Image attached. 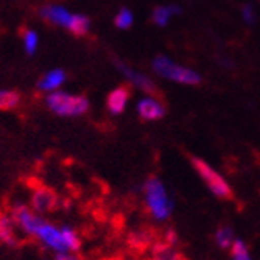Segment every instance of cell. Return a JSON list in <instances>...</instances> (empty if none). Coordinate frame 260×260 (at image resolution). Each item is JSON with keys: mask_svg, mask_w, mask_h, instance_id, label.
<instances>
[{"mask_svg": "<svg viewBox=\"0 0 260 260\" xmlns=\"http://www.w3.org/2000/svg\"><path fill=\"white\" fill-rule=\"evenodd\" d=\"M37 243H40L45 249L51 252H80L81 249V237L69 224L63 225H54L53 222L45 219V222L38 229L37 235L34 238Z\"/></svg>", "mask_w": 260, "mask_h": 260, "instance_id": "6da1fadb", "label": "cell"}, {"mask_svg": "<svg viewBox=\"0 0 260 260\" xmlns=\"http://www.w3.org/2000/svg\"><path fill=\"white\" fill-rule=\"evenodd\" d=\"M143 203L146 213L155 222H167L175 210V202L164 181L157 176H151L143 184Z\"/></svg>", "mask_w": 260, "mask_h": 260, "instance_id": "7a4b0ae2", "label": "cell"}, {"mask_svg": "<svg viewBox=\"0 0 260 260\" xmlns=\"http://www.w3.org/2000/svg\"><path fill=\"white\" fill-rule=\"evenodd\" d=\"M40 16L51 24L65 27L76 37H84L90 27L89 18H86L83 15H73V13H70L69 10H65L63 7H59V5L42 7Z\"/></svg>", "mask_w": 260, "mask_h": 260, "instance_id": "3957f363", "label": "cell"}, {"mask_svg": "<svg viewBox=\"0 0 260 260\" xmlns=\"http://www.w3.org/2000/svg\"><path fill=\"white\" fill-rule=\"evenodd\" d=\"M193 170L197 172V175L202 178V181L205 183V186L210 189V192L214 195L219 200H232L233 197V190L232 186L229 184V181L220 175L217 170L205 162L200 157H192L190 159Z\"/></svg>", "mask_w": 260, "mask_h": 260, "instance_id": "277c9868", "label": "cell"}, {"mask_svg": "<svg viewBox=\"0 0 260 260\" xmlns=\"http://www.w3.org/2000/svg\"><path fill=\"white\" fill-rule=\"evenodd\" d=\"M48 108L57 116L63 118H75L87 113L89 100L83 95H72L67 92H51L46 97Z\"/></svg>", "mask_w": 260, "mask_h": 260, "instance_id": "5b68a950", "label": "cell"}, {"mask_svg": "<svg viewBox=\"0 0 260 260\" xmlns=\"http://www.w3.org/2000/svg\"><path fill=\"white\" fill-rule=\"evenodd\" d=\"M8 210L13 216V219H15V222L21 232V235L29 238V240H34L38 229H40V225L45 222V217L40 216L38 213H35L29 203H24V202H13Z\"/></svg>", "mask_w": 260, "mask_h": 260, "instance_id": "8992f818", "label": "cell"}, {"mask_svg": "<svg viewBox=\"0 0 260 260\" xmlns=\"http://www.w3.org/2000/svg\"><path fill=\"white\" fill-rule=\"evenodd\" d=\"M152 69L154 72L167 78V80H173L176 83H183V84H199L202 81V78L199 73H195L190 69L179 67L178 63L172 62L170 59H167L165 56L155 57L152 62Z\"/></svg>", "mask_w": 260, "mask_h": 260, "instance_id": "52a82bcc", "label": "cell"}, {"mask_svg": "<svg viewBox=\"0 0 260 260\" xmlns=\"http://www.w3.org/2000/svg\"><path fill=\"white\" fill-rule=\"evenodd\" d=\"M29 205L35 213L45 216L49 213H56L62 206V200L56 193V190H53L51 187L45 184H35L32 186V190H30Z\"/></svg>", "mask_w": 260, "mask_h": 260, "instance_id": "ba28073f", "label": "cell"}, {"mask_svg": "<svg viewBox=\"0 0 260 260\" xmlns=\"http://www.w3.org/2000/svg\"><path fill=\"white\" fill-rule=\"evenodd\" d=\"M22 235L13 219L10 210L2 208L0 210V244L7 246V248H18L22 243Z\"/></svg>", "mask_w": 260, "mask_h": 260, "instance_id": "9c48e42d", "label": "cell"}, {"mask_svg": "<svg viewBox=\"0 0 260 260\" xmlns=\"http://www.w3.org/2000/svg\"><path fill=\"white\" fill-rule=\"evenodd\" d=\"M116 65H118V69L128 78L130 83H132L134 86L140 87L141 90H145V92H148V94H151V95H159V89H157V86H155L148 76L141 75V73H138V72H135V70H132V69H128L124 62L116 60Z\"/></svg>", "mask_w": 260, "mask_h": 260, "instance_id": "30bf717a", "label": "cell"}, {"mask_svg": "<svg viewBox=\"0 0 260 260\" xmlns=\"http://www.w3.org/2000/svg\"><path fill=\"white\" fill-rule=\"evenodd\" d=\"M155 241H157L155 237L146 229H137L134 232H130L127 237V243L134 251H148V249L151 251Z\"/></svg>", "mask_w": 260, "mask_h": 260, "instance_id": "8fae6325", "label": "cell"}, {"mask_svg": "<svg viewBox=\"0 0 260 260\" xmlns=\"http://www.w3.org/2000/svg\"><path fill=\"white\" fill-rule=\"evenodd\" d=\"M152 260H186L184 254L178 249V246L167 244L162 240H157L151 248Z\"/></svg>", "mask_w": 260, "mask_h": 260, "instance_id": "7c38bea8", "label": "cell"}, {"mask_svg": "<svg viewBox=\"0 0 260 260\" xmlns=\"http://www.w3.org/2000/svg\"><path fill=\"white\" fill-rule=\"evenodd\" d=\"M137 110L143 121H157V119H162L165 114L164 105L154 99H143L138 103Z\"/></svg>", "mask_w": 260, "mask_h": 260, "instance_id": "4fadbf2b", "label": "cell"}, {"mask_svg": "<svg viewBox=\"0 0 260 260\" xmlns=\"http://www.w3.org/2000/svg\"><path fill=\"white\" fill-rule=\"evenodd\" d=\"M130 99V90L128 86H119L114 90H111V94L107 99V108L111 114H121L125 110V105Z\"/></svg>", "mask_w": 260, "mask_h": 260, "instance_id": "5bb4252c", "label": "cell"}, {"mask_svg": "<svg viewBox=\"0 0 260 260\" xmlns=\"http://www.w3.org/2000/svg\"><path fill=\"white\" fill-rule=\"evenodd\" d=\"M63 81H65V72L56 69V70L48 72L42 78L40 83H38V89H42V90H56L57 87L62 86Z\"/></svg>", "mask_w": 260, "mask_h": 260, "instance_id": "9a60e30c", "label": "cell"}, {"mask_svg": "<svg viewBox=\"0 0 260 260\" xmlns=\"http://www.w3.org/2000/svg\"><path fill=\"white\" fill-rule=\"evenodd\" d=\"M237 237H235V232H233V229L230 225H220L217 227V230L214 232V241L217 244V248L220 249H229L233 246V243H235Z\"/></svg>", "mask_w": 260, "mask_h": 260, "instance_id": "2e32d148", "label": "cell"}, {"mask_svg": "<svg viewBox=\"0 0 260 260\" xmlns=\"http://www.w3.org/2000/svg\"><path fill=\"white\" fill-rule=\"evenodd\" d=\"M230 257H232V260H252L249 246L241 238H237L233 246L230 248Z\"/></svg>", "mask_w": 260, "mask_h": 260, "instance_id": "e0dca14e", "label": "cell"}, {"mask_svg": "<svg viewBox=\"0 0 260 260\" xmlns=\"http://www.w3.org/2000/svg\"><path fill=\"white\" fill-rule=\"evenodd\" d=\"M21 103V95L16 90H0V110L7 111L16 108Z\"/></svg>", "mask_w": 260, "mask_h": 260, "instance_id": "ac0fdd59", "label": "cell"}, {"mask_svg": "<svg viewBox=\"0 0 260 260\" xmlns=\"http://www.w3.org/2000/svg\"><path fill=\"white\" fill-rule=\"evenodd\" d=\"M181 10L175 5H170V7H157L152 13V21L157 24V25H167L168 19L173 15V13H179Z\"/></svg>", "mask_w": 260, "mask_h": 260, "instance_id": "d6986e66", "label": "cell"}, {"mask_svg": "<svg viewBox=\"0 0 260 260\" xmlns=\"http://www.w3.org/2000/svg\"><path fill=\"white\" fill-rule=\"evenodd\" d=\"M22 42H24V49L27 54H34L35 49L38 46V35L30 30V29H25L22 34Z\"/></svg>", "mask_w": 260, "mask_h": 260, "instance_id": "ffe728a7", "label": "cell"}, {"mask_svg": "<svg viewBox=\"0 0 260 260\" xmlns=\"http://www.w3.org/2000/svg\"><path fill=\"white\" fill-rule=\"evenodd\" d=\"M132 22H134V15L128 8H122L114 19L116 27H119V29H128L130 25H132Z\"/></svg>", "mask_w": 260, "mask_h": 260, "instance_id": "44dd1931", "label": "cell"}, {"mask_svg": "<svg viewBox=\"0 0 260 260\" xmlns=\"http://www.w3.org/2000/svg\"><path fill=\"white\" fill-rule=\"evenodd\" d=\"M160 240L165 241L167 244H173V246H178V243H179L178 233H176L173 229H167L165 233H164V237H162Z\"/></svg>", "mask_w": 260, "mask_h": 260, "instance_id": "7402d4cb", "label": "cell"}, {"mask_svg": "<svg viewBox=\"0 0 260 260\" xmlns=\"http://www.w3.org/2000/svg\"><path fill=\"white\" fill-rule=\"evenodd\" d=\"M54 260H83V257L78 252L67 251V252H57V254H54Z\"/></svg>", "mask_w": 260, "mask_h": 260, "instance_id": "603a6c76", "label": "cell"}, {"mask_svg": "<svg viewBox=\"0 0 260 260\" xmlns=\"http://www.w3.org/2000/svg\"><path fill=\"white\" fill-rule=\"evenodd\" d=\"M243 18L246 22H252L254 21V11H252V7L251 5H244L243 7Z\"/></svg>", "mask_w": 260, "mask_h": 260, "instance_id": "cb8c5ba5", "label": "cell"}, {"mask_svg": "<svg viewBox=\"0 0 260 260\" xmlns=\"http://www.w3.org/2000/svg\"><path fill=\"white\" fill-rule=\"evenodd\" d=\"M138 260H152L151 257H143V258H138Z\"/></svg>", "mask_w": 260, "mask_h": 260, "instance_id": "d4e9b609", "label": "cell"}]
</instances>
